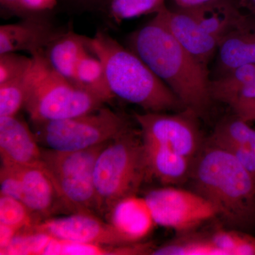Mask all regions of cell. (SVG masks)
Here are the masks:
<instances>
[{
    "mask_svg": "<svg viewBox=\"0 0 255 255\" xmlns=\"http://www.w3.org/2000/svg\"><path fill=\"white\" fill-rule=\"evenodd\" d=\"M235 115L243 120L254 122L255 116V78L243 88L232 105Z\"/></svg>",
    "mask_w": 255,
    "mask_h": 255,
    "instance_id": "4dcf8cb0",
    "label": "cell"
},
{
    "mask_svg": "<svg viewBox=\"0 0 255 255\" xmlns=\"http://www.w3.org/2000/svg\"><path fill=\"white\" fill-rule=\"evenodd\" d=\"M25 4L32 12L39 13L53 9L57 0H23Z\"/></svg>",
    "mask_w": 255,
    "mask_h": 255,
    "instance_id": "836d02e7",
    "label": "cell"
},
{
    "mask_svg": "<svg viewBox=\"0 0 255 255\" xmlns=\"http://www.w3.org/2000/svg\"><path fill=\"white\" fill-rule=\"evenodd\" d=\"M255 78V64L245 65L211 80L213 100L231 106L245 87Z\"/></svg>",
    "mask_w": 255,
    "mask_h": 255,
    "instance_id": "7402d4cb",
    "label": "cell"
},
{
    "mask_svg": "<svg viewBox=\"0 0 255 255\" xmlns=\"http://www.w3.org/2000/svg\"><path fill=\"white\" fill-rule=\"evenodd\" d=\"M105 219L129 243L142 242L157 226L145 197H139L137 194L119 201Z\"/></svg>",
    "mask_w": 255,
    "mask_h": 255,
    "instance_id": "9a60e30c",
    "label": "cell"
},
{
    "mask_svg": "<svg viewBox=\"0 0 255 255\" xmlns=\"http://www.w3.org/2000/svg\"><path fill=\"white\" fill-rule=\"evenodd\" d=\"M253 1L255 3V0H253Z\"/></svg>",
    "mask_w": 255,
    "mask_h": 255,
    "instance_id": "74e56055",
    "label": "cell"
},
{
    "mask_svg": "<svg viewBox=\"0 0 255 255\" xmlns=\"http://www.w3.org/2000/svg\"><path fill=\"white\" fill-rule=\"evenodd\" d=\"M73 1L82 3V4H99V3L107 1V0H73Z\"/></svg>",
    "mask_w": 255,
    "mask_h": 255,
    "instance_id": "8d00e7d4",
    "label": "cell"
},
{
    "mask_svg": "<svg viewBox=\"0 0 255 255\" xmlns=\"http://www.w3.org/2000/svg\"><path fill=\"white\" fill-rule=\"evenodd\" d=\"M189 180L228 227H255V177L231 152L207 140L194 159Z\"/></svg>",
    "mask_w": 255,
    "mask_h": 255,
    "instance_id": "7a4b0ae2",
    "label": "cell"
},
{
    "mask_svg": "<svg viewBox=\"0 0 255 255\" xmlns=\"http://www.w3.org/2000/svg\"><path fill=\"white\" fill-rule=\"evenodd\" d=\"M224 149L231 152L240 163L255 177V144L245 147Z\"/></svg>",
    "mask_w": 255,
    "mask_h": 255,
    "instance_id": "1f68e13d",
    "label": "cell"
},
{
    "mask_svg": "<svg viewBox=\"0 0 255 255\" xmlns=\"http://www.w3.org/2000/svg\"><path fill=\"white\" fill-rule=\"evenodd\" d=\"M18 232L16 228L0 223V251L8 246Z\"/></svg>",
    "mask_w": 255,
    "mask_h": 255,
    "instance_id": "e575fe53",
    "label": "cell"
},
{
    "mask_svg": "<svg viewBox=\"0 0 255 255\" xmlns=\"http://www.w3.org/2000/svg\"><path fill=\"white\" fill-rule=\"evenodd\" d=\"M159 12L178 42L199 63L207 67L217 52L220 39L203 29L195 18L183 8L172 11L164 6Z\"/></svg>",
    "mask_w": 255,
    "mask_h": 255,
    "instance_id": "4fadbf2b",
    "label": "cell"
},
{
    "mask_svg": "<svg viewBox=\"0 0 255 255\" xmlns=\"http://www.w3.org/2000/svg\"><path fill=\"white\" fill-rule=\"evenodd\" d=\"M87 38L73 31L60 33L44 51L52 68L73 82L79 60L87 50Z\"/></svg>",
    "mask_w": 255,
    "mask_h": 255,
    "instance_id": "d6986e66",
    "label": "cell"
},
{
    "mask_svg": "<svg viewBox=\"0 0 255 255\" xmlns=\"http://www.w3.org/2000/svg\"><path fill=\"white\" fill-rule=\"evenodd\" d=\"M26 73L0 84V117H15L23 108Z\"/></svg>",
    "mask_w": 255,
    "mask_h": 255,
    "instance_id": "83f0119b",
    "label": "cell"
},
{
    "mask_svg": "<svg viewBox=\"0 0 255 255\" xmlns=\"http://www.w3.org/2000/svg\"><path fill=\"white\" fill-rule=\"evenodd\" d=\"M165 0H107L111 17L117 22L159 12Z\"/></svg>",
    "mask_w": 255,
    "mask_h": 255,
    "instance_id": "4316f807",
    "label": "cell"
},
{
    "mask_svg": "<svg viewBox=\"0 0 255 255\" xmlns=\"http://www.w3.org/2000/svg\"><path fill=\"white\" fill-rule=\"evenodd\" d=\"M210 1L211 0H176L179 6L184 8L192 7Z\"/></svg>",
    "mask_w": 255,
    "mask_h": 255,
    "instance_id": "d590c367",
    "label": "cell"
},
{
    "mask_svg": "<svg viewBox=\"0 0 255 255\" xmlns=\"http://www.w3.org/2000/svg\"><path fill=\"white\" fill-rule=\"evenodd\" d=\"M208 140L223 148L254 145L255 129L235 115L221 121Z\"/></svg>",
    "mask_w": 255,
    "mask_h": 255,
    "instance_id": "603a6c76",
    "label": "cell"
},
{
    "mask_svg": "<svg viewBox=\"0 0 255 255\" xmlns=\"http://www.w3.org/2000/svg\"><path fill=\"white\" fill-rule=\"evenodd\" d=\"M144 141L154 142L194 160L205 142L201 136L197 114L190 110L177 114H134Z\"/></svg>",
    "mask_w": 255,
    "mask_h": 255,
    "instance_id": "9c48e42d",
    "label": "cell"
},
{
    "mask_svg": "<svg viewBox=\"0 0 255 255\" xmlns=\"http://www.w3.org/2000/svg\"><path fill=\"white\" fill-rule=\"evenodd\" d=\"M73 83L105 104L115 98L107 83L102 62L97 57L92 56L87 50L77 65Z\"/></svg>",
    "mask_w": 255,
    "mask_h": 255,
    "instance_id": "44dd1931",
    "label": "cell"
},
{
    "mask_svg": "<svg viewBox=\"0 0 255 255\" xmlns=\"http://www.w3.org/2000/svg\"><path fill=\"white\" fill-rule=\"evenodd\" d=\"M15 167L19 179V201L28 208L36 223L57 213H69L42 164Z\"/></svg>",
    "mask_w": 255,
    "mask_h": 255,
    "instance_id": "8fae6325",
    "label": "cell"
},
{
    "mask_svg": "<svg viewBox=\"0 0 255 255\" xmlns=\"http://www.w3.org/2000/svg\"><path fill=\"white\" fill-rule=\"evenodd\" d=\"M152 255H223L215 248L206 233H183L182 236L162 246L156 247Z\"/></svg>",
    "mask_w": 255,
    "mask_h": 255,
    "instance_id": "cb8c5ba5",
    "label": "cell"
},
{
    "mask_svg": "<svg viewBox=\"0 0 255 255\" xmlns=\"http://www.w3.org/2000/svg\"><path fill=\"white\" fill-rule=\"evenodd\" d=\"M223 255H255V238L240 230L219 229L206 233Z\"/></svg>",
    "mask_w": 255,
    "mask_h": 255,
    "instance_id": "d4e9b609",
    "label": "cell"
},
{
    "mask_svg": "<svg viewBox=\"0 0 255 255\" xmlns=\"http://www.w3.org/2000/svg\"><path fill=\"white\" fill-rule=\"evenodd\" d=\"M31 228L63 241L106 246L131 244L111 223L95 214H71L48 218Z\"/></svg>",
    "mask_w": 255,
    "mask_h": 255,
    "instance_id": "30bf717a",
    "label": "cell"
},
{
    "mask_svg": "<svg viewBox=\"0 0 255 255\" xmlns=\"http://www.w3.org/2000/svg\"><path fill=\"white\" fill-rule=\"evenodd\" d=\"M183 9L195 18L203 29L220 41L243 19L231 0H211Z\"/></svg>",
    "mask_w": 255,
    "mask_h": 255,
    "instance_id": "ac0fdd59",
    "label": "cell"
},
{
    "mask_svg": "<svg viewBox=\"0 0 255 255\" xmlns=\"http://www.w3.org/2000/svg\"><path fill=\"white\" fill-rule=\"evenodd\" d=\"M149 178L141 133L130 127L110 140L96 160L94 180L99 216L106 218L119 201L136 195Z\"/></svg>",
    "mask_w": 255,
    "mask_h": 255,
    "instance_id": "277c9868",
    "label": "cell"
},
{
    "mask_svg": "<svg viewBox=\"0 0 255 255\" xmlns=\"http://www.w3.org/2000/svg\"><path fill=\"white\" fill-rule=\"evenodd\" d=\"M108 142L68 152L41 147L42 166L70 214L99 216L94 171L99 154Z\"/></svg>",
    "mask_w": 255,
    "mask_h": 255,
    "instance_id": "52a82bcc",
    "label": "cell"
},
{
    "mask_svg": "<svg viewBox=\"0 0 255 255\" xmlns=\"http://www.w3.org/2000/svg\"><path fill=\"white\" fill-rule=\"evenodd\" d=\"M149 177L165 186L181 185L190 179L194 160L174 151L144 141Z\"/></svg>",
    "mask_w": 255,
    "mask_h": 255,
    "instance_id": "2e32d148",
    "label": "cell"
},
{
    "mask_svg": "<svg viewBox=\"0 0 255 255\" xmlns=\"http://www.w3.org/2000/svg\"><path fill=\"white\" fill-rule=\"evenodd\" d=\"M31 58L25 80L23 109L32 123L70 118L104 106L100 99L55 71L44 52Z\"/></svg>",
    "mask_w": 255,
    "mask_h": 255,
    "instance_id": "5b68a950",
    "label": "cell"
},
{
    "mask_svg": "<svg viewBox=\"0 0 255 255\" xmlns=\"http://www.w3.org/2000/svg\"><path fill=\"white\" fill-rule=\"evenodd\" d=\"M51 236L31 228L21 230L6 248L0 251L1 255H43Z\"/></svg>",
    "mask_w": 255,
    "mask_h": 255,
    "instance_id": "484cf974",
    "label": "cell"
},
{
    "mask_svg": "<svg viewBox=\"0 0 255 255\" xmlns=\"http://www.w3.org/2000/svg\"><path fill=\"white\" fill-rule=\"evenodd\" d=\"M144 246L135 243L122 246L67 241L53 238L43 255H142Z\"/></svg>",
    "mask_w": 255,
    "mask_h": 255,
    "instance_id": "ffe728a7",
    "label": "cell"
},
{
    "mask_svg": "<svg viewBox=\"0 0 255 255\" xmlns=\"http://www.w3.org/2000/svg\"><path fill=\"white\" fill-rule=\"evenodd\" d=\"M43 18L33 16L22 21L1 25L0 27V55L29 52L31 55L44 52L50 42L59 34Z\"/></svg>",
    "mask_w": 255,
    "mask_h": 255,
    "instance_id": "5bb4252c",
    "label": "cell"
},
{
    "mask_svg": "<svg viewBox=\"0 0 255 255\" xmlns=\"http://www.w3.org/2000/svg\"><path fill=\"white\" fill-rule=\"evenodd\" d=\"M31 60L16 53L0 55V84L26 73Z\"/></svg>",
    "mask_w": 255,
    "mask_h": 255,
    "instance_id": "f546056e",
    "label": "cell"
},
{
    "mask_svg": "<svg viewBox=\"0 0 255 255\" xmlns=\"http://www.w3.org/2000/svg\"><path fill=\"white\" fill-rule=\"evenodd\" d=\"M156 225L187 233L217 217L213 206L196 191L165 186L144 196Z\"/></svg>",
    "mask_w": 255,
    "mask_h": 255,
    "instance_id": "ba28073f",
    "label": "cell"
},
{
    "mask_svg": "<svg viewBox=\"0 0 255 255\" xmlns=\"http://www.w3.org/2000/svg\"><path fill=\"white\" fill-rule=\"evenodd\" d=\"M42 147L27 124L15 117H0L1 164L25 167L41 164Z\"/></svg>",
    "mask_w": 255,
    "mask_h": 255,
    "instance_id": "7c38bea8",
    "label": "cell"
},
{
    "mask_svg": "<svg viewBox=\"0 0 255 255\" xmlns=\"http://www.w3.org/2000/svg\"><path fill=\"white\" fill-rule=\"evenodd\" d=\"M254 121H255V119H254Z\"/></svg>",
    "mask_w": 255,
    "mask_h": 255,
    "instance_id": "f35d334b",
    "label": "cell"
},
{
    "mask_svg": "<svg viewBox=\"0 0 255 255\" xmlns=\"http://www.w3.org/2000/svg\"><path fill=\"white\" fill-rule=\"evenodd\" d=\"M87 49L100 60L114 97L146 112L185 110L181 101L136 54L105 32L87 38Z\"/></svg>",
    "mask_w": 255,
    "mask_h": 255,
    "instance_id": "3957f363",
    "label": "cell"
},
{
    "mask_svg": "<svg viewBox=\"0 0 255 255\" xmlns=\"http://www.w3.org/2000/svg\"><path fill=\"white\" fill-rule=\"evenodd\" d=\"M0 223L21 231L36 224L29 210L21 201L10 196H0Z\"/></svg>",
    "mask_w": 255,
    "mask_h": 255,
    "instance_id": "f1b7e54d",
    "label": "cell"
},
{
    "mask_svg": "<svg viewBox=\"0 0 255 255\" xmlns=\"http://www.w3.org/2000/svg\"><path fill=\"white\" fill-rule=\"evenodd\" d=\"M128 48L174 92L186 109L199 117L207 113L213 101L207 67L174 38L159 11L129 36Z\"/></svg>",
    "mask_w": 255,
    "mask_h": 255,
    "instance_id": "6da1fadb",
    "label": "cell"
},
{
    "mask_svg": "<svg viewBox=\"0 0 255 255\" xmlns=\"http://www.w3.org/2000/svg\"><path fill=\"white\" fill-rule=\"evenodd\" d=\"M216 53V78L238 67L255 64V32L250 31L243 18L221 38Z\"/></svg>",
    "mask_w": 255,
    "mask_h": 255,
    "instance_id": "e0dca14e",
    "label": "cell"
},
{
    "mask_svg": "<svg viewBox=\"0 0 255 255\" xmlns=\"http://www.w3.org/2000/svg\"><path fill=\"white\" fill-rule=\"evenodd\" d=\"M32 124L40 145L63 152L107 143L130 128L123 115L104 106L76 117Z\"/></svg>",
    "mask_w": 255,
    "mask_h": 255,
    "instance_id": "8992f818",
    "label": "cell"
},
{
    "mask_svg": "<svg viewBox=\"0 0 255 255\" xmlns=\"http://www.w3.org/2000/svg\"><path fill=\"white\" fill-rule=\"evenodd\" d=\"M0 3L5 9L18 16L26 18L35 15L34 12L28 9L23 0H0Z\"/></svg>",
    "mask_w": 255,
    "mask_h": 255,
    "instance_id": "d6a6232c",
    "label": "cell"
}]
</instances>
